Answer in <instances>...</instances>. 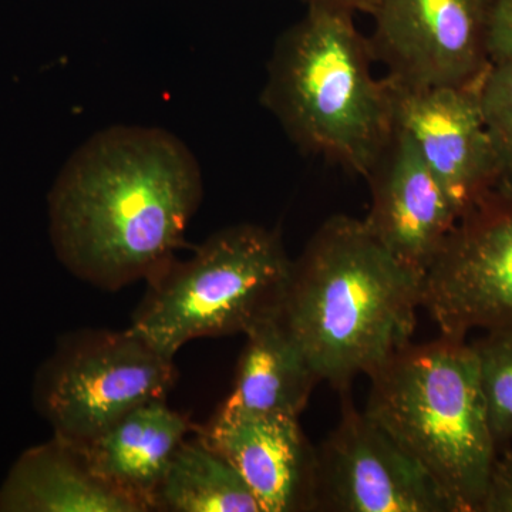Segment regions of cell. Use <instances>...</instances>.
<instances>
[{
	"instance_id": "3957f363",
	"label": "cell",
	"mask_w": 512,
	"mask_h": 512,
	"mask_svg": "<svg viewBox=\"0 0 512 512\" xmlns=\"http://www.w3.org/2000/svg\"><path fill=\"white\" fill-rule=\"evenodd\" d=\"M353 16L309 6L276 40L261 103L303 153L365 178L394 123L389 84L373 76Z\"/></svg>"
},
{
	"instance_id": "e0dca14e",
	"label": "cell",
	"mask_w": 512,
	"mask_h": 512,
	"mask_svg": "<svg viewBox=\"0 0 512 512\" xmlns=\"http://www.w3.org/2000/svg\"><path fill=\"white\" fill-rule=\"evenodd\" d=\"M498 453L512 441V326L485 330L470 343Z\"/></svg>"
},
{
	"instance_id": "8992f818",
	"label": "cell",
	"mask_w": 512,
	"mask_h": 512,
	"mask_svg": "<svg viewBox=\"0 0 512 512\" xmlns=\"http://www.w3.org/2000/svg\"><path fill=\"white\" fill-rule=\"evenodd\" d=\"M174 357L128 328L64 336L37 372L33 403L59 439L82 446L124 414L167 399Z\"/></svg>"
},
{
	"instance_id": "5bb4252c",
	"label": "cell",
	"mask_w": 512,
	"mask_h": 512,
	"mask_svg": "<svg viewBox=\"0 0 512 512\" xmlns=\"http://www.w3.org/2000/svg\"><path fill=\"white\" fill-rule=\"evenodd\" d=\"M0 512H147L111 487L77 444L53 436L26 450L0 485Z\"/></svg>"
},
{
	"instance_id": "ffe728a7",
	"label": "cell",
	"mask_w": 512,
	"mask_h": 512,
	"mask_svg": "<svg viewBox=\"0 0 512 512\" xmlns=\"http://www.w3.org/2000/svg\"><path fill=\"white\" fill-rule=\"evenodd\" d=\"M491 64L512 63V0H493L487 36Z\"/></svg>"
},
{
	"instance_id": "52a82bcc",
	"label": "cell",
	"mask_w": 512,
	"mask_h": 512,
	"mask_svg": "<svg viewBox=\"0 0 512 512\" xmlns=\"http://www.w3.org/2000/svg\"><path fill=\"white\" fill-rule=\"evenodd\" d=\"M423 308L441 335L512 326V192L464 212L424 274Z\"/></svg>"
},
{
	"instance_id": "ba28073f",
	"label": "cell",
	"mask_w": 512,
	"mask_h": 512,
	"mask_svg": "<svg viewBox=\"0 0 512 512\" xmlns=\"http://www.w3.org/2000/svg\"><path fill=\"white\" fill-rule=\"evenodd\" d=\"M493 0H379L370 16L375 62L412 87H477L490 72Z\"/></svg>"
},
{
	"instance_id": "9c48e42d",
	"label": "cell",
	"mask_w": 512,
	"mask_h": 512,
	"mask_svg": "<svg viewBox=\"0 0 512 512\" xmlns=\"http://www.w3.org/2000/svg\"><path fill=\"white\" fill-rule=\"evenodd\" d=\"M342 416L318 450L316 511L454 512L429 474L343 390Z\"/></svg>"
},
{
	"instance_id": "8fae6325",
	"label": "cell",
	"mask_w": 512,
	"mask_h": 512,
	"mask_svg": "<svg viewBox=\"0 0 512 512\" xmlns=\"http://www.w3.org/2000/svg\"><path fill=\"white\" fill-rule=\"evenodd\" d=\"M365 178L367 228L396 258L426 274L460 218L456 205L396 127Z\"/></svg>"
},
{
	"instance_id": "9a60e30c",
	"label": "cell",
	"mask_w": 512,
	"mask_h": 512,
	"mask_svg": "<svg viewBox=\"0 0 512 512\" xmlns=\"http://www.w3.org/2000/svg\"><path fill=\"white\" fill-rule=\"evenodd\" d=\"M245 336L234 387L222 409L299 419L322 379L281 311L256 323Z\"/></svg>"
},
{
	"instance_id": "2e32d148",
	"label": "cell",
	"mask_w": 512,
	"mask_h": 512,
	"mask_svg": "<svg viewBox=\"0 0 512 512\" xmlns=\"http://www.w3.org/2000/svg\"><path fill=\"white\" fill-rule=\"evenodd\" d=\"M191 436V434H190ZM181 443L158 487L154 510L262 512L244 478L195 429Z\"/></svg>"
},
{
	"instance_id": "5b68a950",
	"label": "cell",
	"mask_w": 512,
	"mask_h": 512,
	"mask_svg": "<svg viewBox=\"0 0 512 512\" xmlns=\"http://www.w3.org/2000/svg\"><path fill=\"white\" fill-rule=\"evenodd\" d=\"M291 269L281 232L231 225L147 279L130 329L170 357L191 340L245 335L281 311Z\"/></svg>"
},
{
	"instance_id": "4fadbf2b",
	"label": "cell",
	"mask_w": 512,
	"mask_h": 512,
	"mask_svg": "<svg viewBox=\"0 0 512 512\" xmlns=\"http://www.w3.org/2000/svg\"><path fill=\"white\" fill-rule=\"evenodd\" d=\"M194 430L167 399L151 400L79 447L97 476L153 511L175 451Z\"/></svg>"
},
{
	"instance_id": "7a4b0ae2",
	"label": "cell",
	"mask_w": 512,
	"mask_h": 512,
	"mask_svg": "<svg viewBox=\"0 0 512 512\" xmlns=\"http://www.w3.org/2000/svg\"><path fill=\"white\" fill-rule=\"evenodd\" d=\"M424 274L365 221L333 215L292 261L281 315L322 382L340 393L412 343Z\"/></svg>"
},
{
	"instance_id": "44dd1931",
	"label": "cell",
	"mask_w": 512,
	"mask_h": 512,
	"mask_svg": "<svg viewBox=\"0 0 512 512\" xmlns=\"http://www.w3.org/2000/svg\"><path fill=\"white\" fill-rule=\"evenodd\" d=\"M306 6H320V8H333L348 10V12H363L370 15L379 0H302Z\"/></svg>"
},
{
	"instance_id": "d6986e66",
	"label": "cell",
	"mask_w": 512,
	"mask_h": 512,
	"mask_svg": "<svg viewBox=\"0 0 512 512\" xmlns=\"http://www.w3.org/2000/svg\"><path fill=\"white\" fill-rule=\"evenodd\" d=\"M480 512H512V450L495 457L488 476Z\"/></svg>"
},
{
	"instance_id": "30bf717a",
	"label": "cell",
	"mask_w": 512,
	"mask_h": 512,
	"mask_svg": "<svg viewBox=\"0 0 512 512\" xmlns=\"http://www.w3.org/2000/svg\"><path fill=\"white\" fill-rule=\"evenodd\" d=\"M393 123L412 141L458 214L501 184L477 87H412L386 77Z\"/></svg>"
},
{
	"instance_id": "7c38bea8",
	"label": "cell",
	"mask_w": 512,
	"mask_h": 512,
	"mask_svg": "<svg viewBox=\"0 0 512 512\" xmlns=\"http://www.w3.org/2000/svg\"><path fill=\"white\" fill-rule=\"evenodd\" d=\"M197 431L237 468L262 512L316 511L318 450L299 419L220 407Z\"/></svg>"
},
{
	"instance_id": "277c9868",
	"label": "cell",
	"mask_w": 512,
	"mask_h": 512,
	"mask_svg": "<svg viewBox=\"0 0 512 512\" xmlns=\"http://www.w3.org/2000/svg\"><path fill=\"white\" fill-rule=\"evenodd\" d=\"M365 413L429 474L454 512H480L498 450L474 350L441 335L369 376Z\"/></svg>"
},
{
	"instance_id": "ac0fdd59",
	"label": "cell",
	"mask_w": 512,
	"mask_h": 512,
	"mask_svg": "<svg viewBox=\"0 0 512 512\" xmlns=\"http://www.w3.org/2000/svg\"><path fill=\"white\" fill-rule=\"evenodd\" d=\"M478 94L500 164V188L512 192V63L491 66Z\"/></svg>"
},
{
	"instance_id": "6da1fadb",
	"label": "cell",
	"mask_w": 512,
	"mask_h": 512,
	"mask_svg": "<svg viewBox=\"0 0 512 512\" xmlns=\"http://www.w3.org/2000/svg\"><path fill=\"white\" fill-rule=\"evenodd\" d=\"M202 197L200 164L173 133L104 128L74 151L49 192L53 249L80 281L119 291L174 258Z\"/></svg>"
}]
</instances>
